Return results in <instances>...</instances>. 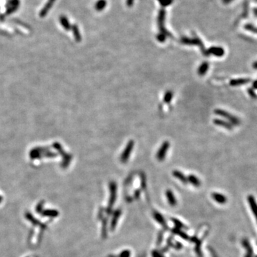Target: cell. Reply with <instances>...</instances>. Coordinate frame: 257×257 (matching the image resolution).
<instances>
[{
  "instance_id": "cell-1",
  "label": "cell",
  "mask_w": 257,
  "mask_h": 257,
  "mask_svg": "<svg viewBox=\"0 0 257 257\" xmlns=\"http://www.w3.org/2000/svg\"><path fill=\"white\" fill-rule=\"evenodd\" d=\"M182 43L184 44H189V45H197L200 47L201 50H202L203 54L205 56H208L209 54L208 52V50H206L203 44L202 41H201L200 39H199L198 37H194L193 39H189V38L184 37L181 39Z\"/></svg>"
},
{
  "instance_id": "cell-2",
  "label": "cell",
  "mask_w": 257,
  "mask_h": 257,
  "mask_svg": "<svg viewBox=\"0 0 257 257\" xmlns=\"http://www.w3.org/2000/svg\"><path fill=\"white\" fill-rule=\"evenodd\" d=\"M214 113L216 114V115H219V116H221L222 117H224V118L226 119L227 120L229 121V123L231 124H234V125H239L241 124V121L240 119L238 118V117H236V116H234V115H232V114L227 112V111L222 110V109H216V110L214 111Z\"/></svg>"
},
{
  "instance_id": "cell-3",
  "label": "cell",
  "mask_w": 257,
  "mask_h": 257,
  "mask_svg": "<svg viewBox=\"0 0 257 257\" xmlns=\"http://www.w3.org/2000/svg\"><path fill=\"white\" fill-rule=\"evenodd\" d=\"M165 15H166V12H165L164 9L162 8V9H161L159 12L158 19H157V22H158L159 31H160L161 33L164 34V35H166V37H171L172 36H171V34L169 33V31L164 28V24L165 21Z\"/></svg>"
},
{
  "instance_id": "cell-4",
  "label": "cell",
  "mask_w": 257,
  "mask_h": 257,
  "mask_svg": "<svg viewBox=\"0 0 257 257\" xmlns=\"http://www.w3.org/2000/svg\"><path fill=\"white\" fill-rule=\"evenodd\" d=\"M134 141L133 140H130L128 142V144H127L126 148H125L124 151H123L122 154H121V161L122 163H126L127 160H128V159L129 158V157H130V154L131 152L132 151L133 149H134Z\"/></svg>"
},
{
  "instance_id": "cell-5",
  "label": "cell",
  "mask_w": 257,
  "mask_h": 257,
  "mask_svg": "<svg viewBox=\"0 0 257 257\" xmlns=\"http://www.w3.org/2000/svg\"><path fill=\"white\" fill-rule=\"evenodd\" d=\"M169 146H170V144H169V142L168 141H164V142L163 143L162 145H161V147H160V149H159L158 152H157V158L159 161H161L164 160L165 157H166V155L167 151H168Z\"/></svg>"
},
{
  "instance_id": "cell-6",
  "label": "cell",
  "mask_w": 257,
  "mask_h": 257,
  "mask_svg": "<svg viewBox=\"0 0 257 257\" xmlns=\"http://www.w3.org/2000/svg\"><path fill=\"white\" fill-rule=\"evenodd\" d=\"M209 54L216 56L217 57H221L224 55L225 51L224 49L221 47H212L208 50Z\"/></svg>"
},
{
  "instance_id": "cell-7",
  "label": "cell",
  "mask_w": 257,
  "mask_h": 257,
  "mask_svg": "<svg viewBox=\"0 0 257 257\" xmlns=\"http://www.w3.org/2000/svg\"><path fill=\"white\" fill-rule=\"evenodd\" d=\"M214 124L217 125V126L224 127V128L226 129H229V130H231V129H232V125L229 122V121L222 120V119H214Z\"/></svg>"
},
{
  "instance_id": "cell-8",
  "label": "cell",
  "mask_w": 257,
  "mask_h": 257,
  "mask_svg": "<svg viewBox=\"0 0 257 257\" xmlns=\"http://www.w3.org/2000/svg\"><path fill=\"white\" fill-rule=\"evenodd\" d=\"M249 81H250L249 79H244V78L236 79H232V80L230 81L229 84L231 86H232V87H237V86L246 84H248Z\"/></svg>"
},
{
  "instance_id": "cell-9",
  "label": "cell",
  "mask_w": 257,
  "mask_h": 257,
  "mask_svg": "<svg viewBox=\"0 0 257 257\" xmlns=\"http://www.w3.org/2000/svg\"><path fill=\"white\" fill-rule=\"evenodd\" d=\"M55 2V0H48V2H47V3L46 4L44 7L42 9H41V12H40V15L41 17H44V16L47 15V13H48V12L50 10V9L51 7H52V6L54 5V3Z\"/></svg>"
},
{
  "instance_id": "cell-10",
  "label": "cell",
  "mask_w": 257,
  "mask_h": 257,
  "mask_svg": "<svg viewBox=\"0 0 257 257\" xmlns=\"http://www.w3.org/2000/svg\"><path fill=\"white\" fill-rule=\"evenodd\" d=\"M19 0H11L7 7V13L10 14L15 12L19 7Z\"/></svg>"
},
{
  "instance_id": "cell-11",
  "label": "cell",
  "mask_w": 257,
  "mask_h": 257,
  "mask_svg": "<svg viewBox=\"0 0 257 257\" xmlns=\"http://www.w3.org/2000/svg\"><path fill=\"white\" fill-rule=\"evenodd\" d=\"M110 190H111V197H110V204L109 206H112L113 203L115 202V199H116V191H117V186L114 182H111L110 184Z\"/></svg>"
},
{
  "instance_id": "cell-12",
  "label": "cell",
  "mask_w": 257,
  "mask_h": 257,
  "mask_svg": "<svg viewBox=\"0 0 257 257\" xmlns=\"http://www.w3.org/2000/svg\"><path fill=\"white\" fill-rule=\"evenodd\" d=\"M209 68V64L207 61H204L202 64L199 66L198 69V74L199 76H204L208 71Z\"/></svg>"
},
{
  "instance_id": "cell-13",
  "label": "cell",
  "mask_w": 257,
  "mask_h": 257,
  "mask_svg": "<svg viewBox=\"0 0 257 257\" xmlns=\"http://www.w3.org/2000/svg\"><path fill=\"white\" fill-rule=\"evenodd\" d=\"M59 21H60L61 25H62V27H64V28L66 30H69V29H71V27L70 24H69L68 19H67L65 16H61L60 19H59Z\"/></svg>"
},
{
  "instance_id": "cell-14",
  "label": "cell",
  "mask_w": 257,
  "mask_h": 257,
  "mask_svg": "<svg viewBox=\"0 0 257 257\" xmlns=\"http://www.w3.org/2000/svg\"><path fill=\"white\" fill-rule=\"evenodd\" d=\"M107 6V1L106 0H98L95 4V9L98 12L102 11L103 9H105Z\"/></svg>"
},
{
  "instance_id": "cell-15",
  "label": "cell",
  "mask_w": 257,
  "mask_h": 257,
  "mask_svg": "<svg viewBox=\"0 0 257 257\" xmlns=\"http://www.w3.org/2000/svg\"><path fill=\"white\" fill-rule=\"evenodd\" d=\"M71 29H72L73 34H74V37L76 41H81V37L80 35V32H79V28L77 27V25H73L72 27H71Z\"/></svg>"
},
{
  "instance_id": "cell-16",
  "label": "cell",
  "mask_w": 257,
  "mask_h": 257,
  "mask_svg": "<svg viewBox=\"0 0 257 257\" xmlns=\"http://www.w3.org/2000/svg\"><path fill=\"white\" fill-rule=\"evenodd\" d=\"M166 197L167 199H168V201L169 202V204L171 205H172V206H174L175 204H176V199H175V197L174 196V194H173V193L171 191L168 190L166 192Z\"/></svg>"
},
{
  "instance_id": "cell-17",
  "label": "cell",
  "mask_w": 257,
  "mask_h": 257,
  "mask_svg": "<svg viewBox=\"0 0 257 257\" xmlns=\"http://www.w3.org/2000/svg\"><path fill=\"white\" fill-rule=\"evenodd\" d=\"M173 175H174L176 178L179 179V180H181L182 182H184V184H186V183L187 182V179L186 177H185L184 175L183 174L182 172H180L179 171H174V172H173Z\"/></svg>"
},
{
  "instance_id": "cell-18",
  "label": "cell",
  "mask_w": 257,
  "mask_h": 257,
  "mask_svg": "<svg viewBox=\"0 0 257 257\" xmlns=\"http://www.w3.org/2000/svg\"><path fill=\"white\" fill-rule=\"evenodd\" d=\"M173 95H174V94H173L172 91H168L167 92L164 94V102H166L167 104H169L170 101H171V99L173 98Z\"/></svg>"
},
{
  "instance_id": "cell-19",
  "label": "cell",
  "mask_w": 257,
  "mask_h": 257,
  "mask_svg": "<svg viewBox=\"0 0 257 257\" xmlns=\"http://www.w3.org/2000/svg\"><path fill=\"white\" fill-rule=\"evenodd\" d=\"M188 179H189V182L192 183L193 185H194V186H199V184H200L199 179H197L196 176H194V175H190V176H189Z\"/></svg>"
},
{
  "instance_id": "cell-20",
  "label": "cell",
  "mask_w": 257,
  "mask_h": 257,
  "mask_svg": "<svg viewBox=\"0 0 257 257\" xmlns=\"http://www.w3.org/2000/svg\"><path fill=\"white\" fill-rule=\"evenodd\" d=\"M157 38V40H158L159 42H164L166 39V36L164 35V34L160 32L159 34H158Z\"/></svg>"
},
{
  "instance_id": "cell-21",
  "label": "cell",
  "mask_w": 257,
  "mask_h": 257,
  "mask_svg": "<svg viewBox=\"0 0 257 257\" xmlns=\"http://www.w3.org/2000/svg\"><path fill=\"white\" fill-rule=\"evenodd\" d=\"M172 2H173V0H160V1H159V3H160L161 5L164 7L170 5L171 4H172Z\"/></svg>"
},
{
  "instance_id": "cell-22",
  "label": "cell",
  "mask_w": 257,
  "mask_h": 257,
  "mask_svg": "<svg viewBox=\"0 0 257 257\" xmlns=\"http://www.w3.org/2000/svg\"><path fill=\"white\" fill-rule=\"evenodd\" d=\"M248 94H249V96L252 97V99H257V94L254 92V91L253 90V89L252 88L248 89Z\"/></svg>"
},
{
  "instance_id": "cell-23",
  "label": "cell",
  "mask_w": 257,
  "mask_h": 257,
  "mask_svg": "<svg viewBox=\"0 0 257 257\" xmlns=\"http://www.w3.org/2000/svg\"><path fill=\"white\" fill-rule=\"evenodd\" d=\"M155 218H156V219L159 222H160L161 224H164V219L162 218V216H161V215H159V214H155Z\"/></svg>"
},
{
  "instance_id": "cell-24",
  "label": "cell",
  "mask_w": 257,
  "mask_h": 257,
  "mask_svg": "<svg viewBox=\"0 0 257 257\" xmlns=\"http://www.w3.org/2000/svg\"><path fill=\"white\" fill-rule=\"evenodd\" d=\"M131 253L129 251H124L120 255V257H130Z\"/></svg>"
},
{
  "instance_id": "cell-25",
  "label": "cell",
  "mask_w": 257,
  "mask_h": 257,
  "mask_svg": "<svg viewBox=\"0 0 257 257\" xmlns=\"http://www.w3.org/2000/svg\"><path fill=\"white\" fill-rule=\"evenodd\" d=\"M134 0H127V5L128 6V7H131L134 5Z\"/></svg>"
},
{
  "instance_id": "cell-26",
  "label": "cell",
  "mask_w": 257,
  "mask_h": 257,
  "mask_svg": "<svg viewBox=\"0 0 257 257\" xmlns=\"http://www.w3.org/2000/svg\"><path fill=\"white\" fill-rule=\"evenodd\" d=\"M252 87H253V88H254V89H257V80H255L254 81H253Z\"/></svg>"
},
{
  "instance_id": "cell-27",
  "label": "cell",
  "mask_w": 257,
  "mask_h": 257,
  "mask_svg": "<svg viewBox=\"0 0 257 257\" xmlns=\"http://www.w3.org/2000/svg\"><path fill=\"white\" fill-rule=\"evenodd\" d=\"M252 67H253V68H254V69H257V61H254V64H253Z\"/></svg>"
},
{
  "instance_id": "cell-28",
  "label": "cell",
  "mask_w": 257,
  "mask_h": 257,
  "mask_svg": "<svg viewBox=\"0 0 257 257\" xmlns=\"http://www.w3.org/2000/svg\"><path fill=\"white\" fill-rule=\"evenodd\" d=\"M232 0H223V2H224L225 3V4H228V3H229V2H232Z\"/></svg>"
},
{
  "instance_id": "cell-29",
  "label": "cell",
  "mask_w": 257,
  "mask_h": 257,
  "mask_svg": "<svg viewBox=\"0 0 257 257\" xmlns=\"http://www.w3.org/2000/svg\"><path fill=\"white\" fill-rule=\"evenodd\" d=\"M255 14H256V15H257V12H255Z\"/></svg>"
},
{
  "instance_id": "cell-30",
  "label": "cell",
  "mask_w": 257,
  "mask_h": 257,
  "mask_svg": "<svg viewBox=\"0 0 257 257\" xmlns=\"http://www.w3.org/2000/svg\"><path fill=\"white\" fill-rule=\"evenodd\" d=\"M158 1H159H159H160V0H158Z\"/></svg>"
}]
</instances>
